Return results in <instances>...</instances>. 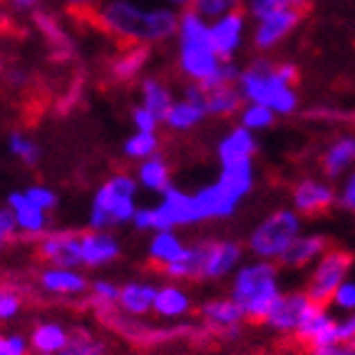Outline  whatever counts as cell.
I'll use <instances>...</instances> for the list:
<instances>
[{"label": "cell", "instance_id": "cell-1", "mask_svg": "<svg viewBox=\"0 0 355 355\" xmlns=\"http://www.w3.org/2000/svg\"><path fill=\"white\" fill-rule=\"evenodd\" d=\"M95 25L125 45H162L177 37L179 10L144 8L135 0H105L95 10Z\"/></svg>", "mask_w": 355, "mask_h": 355}, {"label": "cell", "instance_id": "cell-2", "mask_svg": "<svg viewBox=\"0 0 355 355\" xmlns=\"http://www.w3.org/2000/svg\"><path fill=\"white\" fill-rule=\"evenodd\" d=\"M224 60L211 42V30L204 15L189 8L179 12L177 70L187 83H209L219 75Z\"/></svg>", "mask_w": 355, "mask_h": 355}, {"label": "cell", "instance_id": "cell-3", "mask_svg": "<svg viewBox=\"0 0 355 355\" xmlns=\"http://www.w3.org/2000/svg\"><path fill=\"white\" fill-rule=\"evenodd\" d=\"M281 293V266L276 261H249L231 276L229 296L241 306L249 323H263Z\"/></svg>", "mask_w": 355, "mask_h": 355}, {"label": "cell", "instance_id": "cell-4", "mask_svg": "<svg viewBox=\"0 0 355 355\" xmlns=\"http://www.w3.org/2000/svg\"><path fill=\"white\" fill-rule=\"evenodd\" d=\"M142 187L135 174L114 172L95 189L87 209V226L89 229L114 231L122 226H130L135 219V211L139 209L137 196Z\"/></svg>", "mask_w": 355, "mask_h": 355}, {"label": "cell", "instance_id": "cell-5", "mask_svg": "<svg viewBox=\"0 0 355 355\" xmlns=\"http://www.w3.org/2000/svg\"><path fill=\"white\" fill-rule=\"evenodd\" d=\"M239 89L243 102L271 107L279 117H288L298 110L301 97L296 92V85H288L276 70V62L268 58H254L246 67H241L239 75Z\"/></svg>", "mask_w": 355, "mask_h": 355}, {"label": "cell", "instance_id": "cell-6", "mask_svg": "<svg viewBox=\"0 0 355 355\" xmlns=\"http://www.w3.org/2000/svg\"><path fill=\"white\" fill-rule=\"evenodd\" d=\"M204 224L194 191H184L179 187H169L159 194V202L152 207H139L132 219V229L139 234H154L162 229H187V226Z\"/></svg>", "mask_w": 355, "mask_h": 355}, {"label": "cell", "instance_id": "cell-7", "mask_svg": "<svg viewBox=\"0 0 355 355\" xmlns=\"http://www.w3.org/2000/svg\"><path fill=\"white\" fill-rule=\"evenodd\" d=\"M303 216L296 209H276L251 229L246 239V251L254 259L276 261L286 254L291 243L303 234Z\"/></svg>", "mask_w": 355, "mask_h": 355}, {"label": "cell", "instance_id": "cell-8", "mask_svg": "<svg viewBox=\"0 0 355 355\" xmlns=\"http://www.w3.org/2000/svg\"><path fill=\"white\" fill-rule=\"evenodd\" d=\"M353 254L345 249H328L313 263V271L306 281V293L308 298L318 306H331L333 296H336L338 286L348 279L350 268H353Z\"/></svg>", "mask_w": 355, "mask_h": 355}, {"label": "cell", "instance_id": "cell-9", "mask_svg": "<svg viewBox=\"0 0 355 355\" xmlns=\"http://www.w3.org/2000/svg\"><path fill=\"white\" fill-rule=\"evenodd\" d=\"M306 18V10L298 8H284V10L268 12L259 18L251 28V45L256 53H271L284 40H288Z\"/></svg>", "mask_w": 355, "mask_h": 355}, {"label": "cell", "instance_id": "cell-10", "mask_svg": "<svg viewBox=\"0 0 355 355\" xmlns=\"http://www.w3.org/2000/svg\"><path fill=\"white\" fill-rule=\"evenodd\" d=\"M243 243L236 239H204V268L202 281L219 284L234 276L239 266L243 263Z\"/></svg>", "mask_w": 355, "mask_h": 355}, {"label": "cell", "instance_id": "cell-11", "mask_svg": "<svg viewBox=\"0 0 355 355\" xmlns=\"http://www.w3.org/2000/svg\"><path fill=\"white\" fill-rule=\"evenodd\" d=\"M209 30H211V42L221 60H236L241 53L246 35H249V12L246 10H231L224 12L219 18L209 20Z\"/></svg>", "mask_w": 355, "mask_h": 355}, {"label": "cell", "instance_id": "cell-12", "mask_svg": "<svg viewBox=\"0 0 355 355\" xmlns=\"http://www.w3.org/2000/svg\"><path fill=\"white\" fill-rule=\"evenodd\" d=\"M293 336L298 338V343L311 353L315 348H326V345L340 343L338 338V320L328 313V306H318V303H311L308 311L303 313L301 326L296 328Z\"/></svg>", "mask_w": 355, "mask_h": 355}, {"label": "cell", "instance_id": "cell-13", "mask_svg": "<svg viewBox=\"0 0 355 355\" xmlns=\"http://www.w3.org/2000/svg\"><path fill=\"white\" fill-rule=\"evenodd\" d=\"M199 318L207 328L216 331L221 338H239L246 323L241 306L231 296H214L199 306Z\"/></svg>", "mask_w": 355, "mask_h": 355}, {"label": "cell", "instance_id": "cell-14", "mask_svg": "<svg viewBox=\"0 0 355 355\" xmlns=\"http://www.w3.org/2000/svg\"><path fill=\"white\" fill-rule=\"evenodd\" d=\"M37 288L53 298H80L89 291V279L75 266H42L37 271Z\"/></svg>", "mask_w": 355, "mask_h": 355}, {"label": "cell", "instance_id": "cell-15", "mask_svg": "<svg viewBox=\"0 0 355 355\" xmlns=\"http://www.w3.org/2000/svg\"><path fill=\"white\" fill-rule=\"evenodd\" d=\"M37 256L45 263H53V266L83 268V259H80V231L75 229L45 231L37 239Z\"/></svg>", "mask_w": 355, "mask_h": 355}, {"label": "cell", "instance_id": "cell-16", "mask_svg": "<svg viewBox=\"0 0 355 355\" xmlns=\"http://www.w3.org/2000/svg\"><path fill=\"white\" fill-rule=\"evenodd\" d=\"M291 202H293V209H296L301 216L315 219V216H323V214H328L336 207L338 196H336V189H333L328 182L306 177L293 187Z\"/></svg>", "mask_w": 355, "mask_h": 355}, {"label": "cell", "instance_id": "cell-17", "mask_svg": "<svg viewBox=\"0 0 355 355\" xmlns=\"http://www.w3.org/2000/svg\"><path fill=\"white\" fill-rule=\"evenodd\" d=\"M122 256V241L114 231L87 229L80 231V259L83 268H105Z\"/></svg>", "mask_w": 355, "mask_h": 355}, {"label": "cell", "instance_id": "cell-18", "mask_svg": "<svg viewBox=\"0 0 355 355\" xmlns=\"http://www.w3.org/2000/svg\"><path fill=\"white\" fill-rule=\"evenodd\" d=\"M311 303L313 301L308 298L306 291H288V293H281L279 301L273 303L271 313L263 320V326H268L273 333H281V336H293L296 328L301 326V318Z\"/></svg>", "mask_w": 355, "mask_h": 355}, {"label": "cell", "instance_id": "cell-19", "mask_svg": "<svg viewBox=\"0 0 355 355\" xmlns=\"http://www.w3.org/2000/svg\"><path fill=\"white\" fill-rule=\"evenodd\" d=\"M6 207L12 211L15 224H18V231L25 234V236L40 239L45 231H50V214L45 211V209L37 207V204L25 194V189L8 191Z\"/></svg>", "mask_w": 355, "mask_h": 355}, {"label": "cell", "instance_id": "cell-20", "mask_svg": "<svg viewBox=\"0 0 355 355\" xmlns=\"http://www.w3.org/2000/svg\"><path fill=\"white\" fill-rule=\"evenodd\" d=\"M216 159L221 166L226 164H241V162H254L259 154V139L256 132L246 130L241 125H234L216 139Z\"/></svg>", "mask_w": 355, "mask_h": 355}, {"label": "cell", "instance_id": "cell-21", "mask_svg": "<svg viewBox=\"0 0 355 355\" xmlns=\"http://www.w3.org/2000/svg\"><path fill=\"white\" fill-rule=\"evenodd\" d=\"M194 199H196V207H199L204 224H207V221L231 219V216L239 211V207H241V202L234 199L219 182H211V184H207V187H202V189H196Z\"/></svg>", "mask_w": 355, "mask_h": 355}, {"label": "cell", "instance_id": "cell-22", "mask_svg": "<svg viewBox=\"0 0 355 355\" xmlns=\"http://www.w3.org/2000/svg\"><path fill=\"white\" fill-rule=\"evenodd\" d=\"M194 311V298L182 284L177 281H166L157 286V296H154V315L164 320H182Z\"/></svg>", "mask_w": 355, "mask_h": 355}, {"label": "cell", "instance_id": "cell-23", "mask_svg": "<svg viewBox=\"0 0 355 355\" xmlns=\"http://www.w3.org/2000/svg\"><path fill=\"white\" fill-rule=\"evenodd\" d=\"M326 251H328V239L323 234H301L279 259V266L288 268V271H301L306 266H313Z\"/></svg>", "mask_w": 355, "mask_h": 355}, {"label": "cell", "instance_id": "cell-24", "mask_svg": "<svg viewBox=\"0 0 355 355\" xmlns=\"http://www.w3.org/2000/svg\"><path fill=\"white\" fill-rule=\"evenodd\" d=\"M70 328L60 320H37L30 328L28 340L33 355H60L70 343Z\"/></svg>", "mask_w": 355, "mask_h": 355}, {"label": "cell", "instance_id": "cell-25", "mask_svg": "<svg viewBox=\"0 0 355 355\" xmlns=\"http://www.w3.org/2000/svg\"><path fill=\"white\" fill-rule=\"evenodd\" d=\"M149 58H152L149 45H125V50L114 55L110 62V77L119 85L135 83V80L139 83L144 77Z\"/></svg>", "mask_w": 355, "mask_h": 355}, {"label": "cell", "instance_id": "cell-26", "mask_svg": "<svg viewBox=\"0 0 355 355\" xmlns=\"http://www.w3.org/2000/svg\"><path fill=\"white\" fill-rule=\"evenodd\" d=\"M157 284L152 281H127L119 288V313L127 318H144L154 311Z\"/></svg>", "mask_w": 355, "mask_h": 355}, {"label": "cell", "instance_id": "cell-27", "mask_svg": "<svg viewBox=\"0 0 355 355\" xmlns=\"http://www.w3.org/2000/svg\"><path fill=\"white\" fill-rule=\"evenodd\" d=\"M207 119L209 114L202 105H196V102L179 95L172 102V107H169V112L164 114V119H162V127H166L174 135H189V132L199 130Z\"/></svg>", "mask_w": 355, "mask_h": 355}, {"label": "cell", "instance_id": "cell-28", "mask_svg": "<svg viewBox=\"0 0 355 355\" xmlns=\"http://www.w3.org/2000/svg\"><path fill=\"white\" fill-rule=\"evenodd\" d=\"M135 177L144 191L157 194V196L164 194L169 187H174V169L162 152L154 154V157H149V159L139 162V164H137Z\"/></svg>", "mask_w": 355, "mask_h": 355}, {"label": "cell", "instance_id": "cell-29", "mask_svg": "<svg viewBox=\"0 0 355 355\" xmlns=\"http://www.w3.org/2000/svg\"><path fill=\"white\" fill-rule=\"evenodd\" d=\"M204 268V239L196 243H187L177 261L162 268V276L166 281H177V284H189V281H202Z\"/></svg>", "mask_w": 355, "mask_h": 355}, {"label": "cell", "instance_id": "cell-30", "mask_svg": "<svg viewBox=\"0 0 355 355\" xmlns=\"http://www.w3.org/2000/svg\"><path fill=\"white\" fill-rule=\"evenodd\" d=\"M184 249H187V241L179 236L177 229L154 231V234H149V241H147V261L162 271L172 261H177Z\"/></svg>", "mask_w": 355, "mask_h": 355}, {"label": "cell", "instance_id": "cell-31", "mask_svg": "<svg viewBox=\"0 0 355 355\" xmlns=\"http://www.w3.org/2000/svg\"><path fill=\"white\" fill-rule=\"evenodd\" d=\"M204 87V85H202ZM204 107L209 117L231 119L236 117L239 110L243 107V95L239 85H216V87H204Z\"/></svg>", "mask_w": 355, "mask_h": 355}, {"label": "cell", "instance_id": "cell-32", "mask_svg": "<svg viewBox=\"0 0 355 355\" xmlns=\"http://www.w3.org/2000/svg\"><path fill=\"white\" fill-rule=\"evenodd\" d=\"M355 162V137H338L326 147L323 157H320V169L326 174V179L336 182L350 169Z\"/></svg>", "mask_w": 355, "mask_h": 355}, {"label": "cell", "instance_id": "cell-33", "mask_svg": "<svg viewBox=\"0 0 355 355\" xmlns=\"http://www.w3.org/2000/svg\"><path fill=\"white\" fill-rule=\"evenodd\" d=\"M216 182L229 191L234 199L243 202L246 196L254 191L256 187V172H254V162H241V164H226L219 169V177Z\"/></svg>", "mask_w": 355, "mask_h": 355}, {"label": "cell", "instance_id": "cell-34", "mask_svg": "<svg viewBox=\"0 0 355 355\" xmlns=\"http://www.w3.org/2000/svg\"><path fill=\"white\" fill-rule=\"evenodd\" d=\"M177 100L172 92V87L157 75H144L139 80V102H142L147 110H152L159 119H164V114L169 112L172 102Z\"/></svg>", "mask_w": 355, "mask_h": 355}, {"label": "cell", "instance_id": "cell-35", "mask_svg": "<svg viewBox=\"0 0 355 355\" xmlns=\"http://www.w3.org/2000/svg\"><path fill=\"white\" fill-rule=\"evenodd\" d=\"M33 20H35V28L40 30V35L45 37V42L55 50V55L58 58H70L72 40L67 35V30L62 28V23L58 20V15H53L48 10H35L33 12Z\"/></svg>", "mask_w": 355, "mask_h": 355}, {"label": "cell", "instance_id": "cell-36", "mask_svg": "<svg viewBox=\"0 0 355 355\" xmlns=\"http://www.w3.org/2000/svg\"><path fill=\"white\" fill-rule=\"evenodd\" d=\"M6 149H8V154H10L12 159L20 162V164L28 166V169H35V166L40 164V159H42L40 142H37L33 135H28V132H23V130H12L10 135L6 137Z\"/></svg>", "mask_w": 355, "mask_h": 355}, {"label": "cell", "instance_id": "cell-37", "mask_svg": "<svg viewBox=\"0 0 355 355\" xmlns=\"http://www.w3.org/2000/svg\"><path fill=\"white\" fill-rule=\"evenodd\" d=\"M119 288L122 286L112 279H95L89 281V303L95 306L100 318H110L119 311Z\"/></svg>", "mask_w": 355, "mask_h": 355}, {"label": "cell", "instance_id": "cell-38", "mask_svg": "<svg viewBox=\"0 0 355 355\" xmlns=\"http://www.w3.org/2000/svg\"><path fill=\"white\" fill-rule=\"evenodd\" d=\"M162 152V137L159 132H139L135 130L125 142H122V154H125L130 162H144L154 154Z\"/></svg>", "mask_w": 355, "mask_h": 355}, {"label": "cell", "instance_id": "cell-39", "mask_svg": "<svg viewBox=\"0 0 355 355\" xmlns=\"http://www.w3.org/2000/svg\"><path fill=\"white\" fill-rule=\"evenodd\" d=\"M276 117H279V114L273 112L271 107L256 105V102H243V107L236 114V122L259 135V132H263V130H271V127L276 125Z\"/></svg>", "mask_w": 355, "mask_h": 355}, {"label": "cell", "instance_id": "cell-40", "mask_svg": "<svg viewBox=\"0 0 355 355\" xmlns=\"http://www.w3.org/2000/svg\"><path fill=\"white\" fill-rule=\"evenodd\" d=\"M60 355H110L105 340H100L97 336H92L85 328H75L70 333V343Z\"/></svg>", "mask_w": 355, "mask_h": 355}, {"label": "cell", "instance_id": "cell-41", "mask_svg": "<svg viewBox=\"0 0 355 355\" xmlns=\"http://www.w3.org/2000/svg\"><path fill=\"white\" fill-rule=\"evenodd\" d=\"M243 8L249 12V18L259 20L268 12L284 10V8H298V10H306L311 8V0H243Z\"/></svg>", "mask_w": 355, "mask_h": 355}, {"label": "cell", "instance_id": "cell-42", "mask_svg": "<svg viewBox=\"0 0 355 355\" xmlns=\"http://www.w3.org/2000/svg\"><path fill=\"white\" fill-rule=\"evenodd\" d=\"M243 6V0H194L191 8H194L199 15H204L207 20H214L224 15V12L239 10Z\"/></svg>", "mask_w": 355, "mask_h": 355}, {"label": "cell", "instance_id": "cell-43", "mask_svg": "<svg viewBox=\"0 0 355 355\" xmlns=\"http://www.w3.org/2000/svg\"><path fill=\"white\" fill-rule=\"evenodd\" d=\"M23 296L10 286H0V323L15 320L23 311Z\"/></svg>", "mask_w": 355, "mask_h": 355}, {"label": "cell", "instance_id": "cell-44", "mask_svg": "<svg viewBox=\"0 0 355 355\" xmlns=\"http://www.w3.org/2000/svg\"><path fill=\"white\" fill-rule=\"evenodd\" d=\"M25 194L48 214H53L60 207V194L48 184H30V187H25Z\"/></svg>", "mask_w": 355, "mask_h": 355}, {"label": "cell", "instance_id": "cell-45", "mask_svg": "<svg viewBox=\"0 0 355 355\" xmlns=\"http://www.w3.org/2000/svg\"><path fill=\"white\" fill-rule=\"evenodd\" d=\"M130 122H132V127L139 132H159V127H162V119L157 117L152 110H147L142 102H137L130 110Z\"/></svg>", "mask_w": 355, "mask_h": 355}, {"label": "cell", "instance_id": "cell-46", "mask_svg": "<svg viewBox=\"0 0 355 355\" xmlns=\"http://www.w3.org/2000/svg\"><path fill=\"white\" fill-rule=\"evenodd\" d=\"M0 355H33L28 333H0Z\"/></svg>", "mask_w": 355, "mask_h": 355}, {"label": "cell", "instance_id": "cell-47", "mask_svg": "<svg viewBox=\"0 0 355 355\" xmlns=\"http://www.w3.org/2000/svg\"><path fill=\"white\" fill-rule=\"evenodd\" d=\"M18 224H15V216L8 207H0V254L6 251V246L18 236Z\"/></svg>", "mask_w": 355, "mask_h": 355}, {"label": "cell", "instance_id": "cell-48", "mask_svg": "<svg viewBox=\"0 0 355 355\" xmlns=\"http://www.w3.org/2000/svg\"><path fill=\"white\" fill-rule=\"evenodd\" d=\"M333 306H338L340 311H355V281L345 279L338 286L336 296H333Z\"/></svg>", "mask_w": 355, "mask_h": 355}, {"label": "cell", "instance_id": "cell-49", "mask_svg": "<svg viewBox=\"0 0 355 355\" xmlns=\"http://www.w3.org/2000/svg\"><path fill=\"white\" fill-rule=\"evenodd\" d=\"M338 207H343L345 211L355 214V172H350L345 177L343 187H340V194H338Z\"/></svg>", "mask_w": 355, "mask_h": 355}, {"label": "cell", "instance_id": "cell-50", "mask_svg": "<svg viewBox=\"0 0 355 355\" xmlns=\"http://www.w3.org/2000/svg\"><path fill=\"white\" fill-rule=\"evenodd\" d=\"M308 355H355V348L350 343H336V345H326V348H315Z\"/></svg>", "mask_w": 355, "mask_h": 355}, {"label": "cell", "instance_id": "cell-51", "mask_svg": "<svg viewBox=\"0 0 355 355\" xmlns=\"http://www.w3.org/2000/svg\"><path fill=\"white\" fill-rule=\"evenodd\" d=\"M8 3L18 12H35V10H40V6L45 0H8Z\"/></svg>", "mask_w": 355, "mask_h": 355}, {"label": "cell", "instance_id": "cell-52", "mask_svg": "<svg viewBox=\"0 0 355 355\" xmlns=\"http://www.w3.org/2000/svg\"><path fill=\"white\" fill-rule=\"evenodd\" d=\"M6 80L10 85H25V80H28V72L20 70V67H18V70H8L6 72Z\"/></svg>", "mask_w": 355, "mask_h": 355}, {"label": "cell", "instance_id": "cell-53", "mask_svg": "<svg viewBox=\"0 0 355 355\" xmlns=\"http://www.w3.org/2000/svg\"><path fill=\"white\" fill-rule=\"evenodd\" d=\"M67 8H92V6H97L100 0H62Z\"/></svg>", "mask_w": 355, "mask_h": 355}, {"label": "cell", "instance_id": "cell-54", "mask_svg": "<svg viewBox=\"0 0 355 355\" xmlns=\"http://www.w3.org/2000/svg\"><path fill=\"white\" fill-rule=\"evenodd\" d=\"M166 3H169V8H174V10L182 12V10H189L194 0H166Z\"/></svg>", "mask_w": 355, "mask_h": 355}, {"label": "cell", "instance_id": "cell-55", "mask_svg": "<svg viewBox=\"0 0 355 355\" xmlns=\"http://www.w3.org/2000/svg\"><path fill=\"white\" fill-rule=\"evenodd\" d=\"M350 320H353V326H355V311H353V315H350Z\"/></svg>", "mask_w": 355, "mask_h": 355}, {"label": "cell", "instance_id": "cell-56", "mask_svg": "<svg viewBox=\"0 0 355 355\" xmlns=\"http://www.w3.org/2000/svg\"><path fill=\"white\" fill-rule=\"evenodd\" d=\"M350 345H353V348H355V340H350Z\"/></svg>", "mask_w": 355, "mask_h": 355}, {"label": "cell", "instance_id": "cell-57", "mask_svg": "<svg viewBox=\"0 0 355 355\" xmlns=\"http://www.w3.org/2000/svg\"><path fill=\"white\" fill-rule=\"evenodd\" d=\"M256 355H263V353H256Z\"/></svg>", "mask_w": 355, "mask_h": 355}]
</instances>
